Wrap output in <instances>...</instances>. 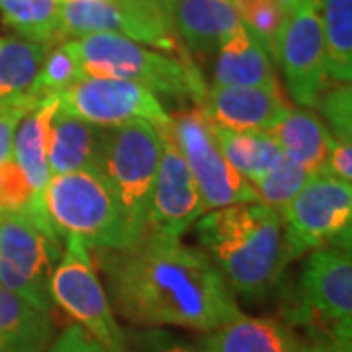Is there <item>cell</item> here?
<instances>
[{
    "label": "cell",
    "instance_id": "obj_1",
    "mask_svg": "<svg viewBox=\"0 0 352 352\" xmlns=\"http://www.w3.org/2000/svg\"><path fill=\"white\" fill-rule=\"evenodd\" d=\"M96 258L118 314L138 327L210 333L241 315L226 278L182 239L147 229L138 245L96 249Z\"/></svg>",
    "mask_w": 352,
    "mask_h": 352
},
{
    "label": "cell",
    "instance_id": "obj_2",
    "mask_svg": "<svg viewBox=\"0 0 352 352\" xmlns=\"http://www.w3.org/2000/svg\"><path fill=\"white\" fill-rule=\"evenodd\" d=\"M200 251L233 294L258 302L276 288L289 263L280 212L258 204H233L196 221Z\"/></svg>",
    "mask_w": 352,
    "mask_h": 352
},
{
    "label": "cell",
    "instance_id": "obj_3",
    "mask_svg": "<svg viewBox=\"0 0 352 352\" xmlns=\"http://www.w3.org/2000/svg\"><path fill=\"white\" fill-rule=\"evenodd\" d=\"M41 204L61 239L76 237L88 249L122 251L138 245L145 235L127 217L104 176L94 170L51 176Z\"/></svg>",
    "mask_w": 352,
    "mask_h": 352
},
{
    "label": "cell",
    "instance_id": "obj_4",
    "mask_svg": "<svg viewBox=\"0 0 352 352\" xmlns=\"http://www.w3.org/2000/svg\"><path fill=\"white\" fill-rule=\"evenodd\" d=\"M69 41L85 75L129 80L153 94L194 102L198 108L204 104L208 88L198 69L186 57H173L120 34H92Z\"/></svg>",
    "mask_w": 352,
    "mask_h": 352
},
{
    "label": "cell",
    "instance_id": "obj_5",
    "mask_svg": "<svg viewBox=\"0 0 352 352\" xmlns=\"http://www.w3.org/2000/svg\"><path fill=\"white\" fill-rule=\"evenodd\" d=\"M63 243L50 223L30 212H2L0 286L51 314V276L63 256Z\"/></svg>",
    "mask_w": 352,
    "mask_h": 352
},
{
    "label": "cell",
    "instance_id": "obj_6",
    "mask_svg": "<svg viewBox=\"0 0 352 352\" xmlns=\"http://www.w3.org/2000/svg\"><path fill=\"white\" fill-rule=\"evenodd\" d=\"M163 131L149 122H129L102 133L98 173L141 231H147L149 198L163 153Z\"/></svg>",
    "mask_w": 352,
    "mask_h": 352
},
{
    "label": "cell",
    "instance_id": "obj_7",
    "mask_svg": "<svg viewBox=\"0 0 352 352\" xmlns=\"http://www.w3.org/2000/svg\"><path fill=\"white\" fill-rule=\"evenodd\" d=\"M51 300L87 331L104 352H129L124 329L113 314L87 243L67 237L63 256L51 276Z\"/></svg>",
    "mask_w": 352,
    "mask_h": 352
},
{
    "label": "cell",
    "instance_id": "obj_8",
    "mask_svg": "<svg viewBox=\"0 0 352 352\" xmlns=\"http://www.w3.org/2000/svg\"><path fill=\"white\" fill-rule=\"evenodd\" d=\"M280 217L289 263L327 245L351 247L352 186L327 173L309 176Z\"/></svg>",
    "mask_w": 352,
    "mask_h": 352
},
{
    "label": "cell",
    "instance_id": "obj_9",
    "mask_svg": "<svg viewBox=\"0 0 352 352\" xmlns=\"http://www.w3.org/2000/svg\"><path fill=\"white\" fill-rule=\"evenodd\" d=\"M170 120L173 138L194 176L204 212L256 201L251 182L227 163L215 138L214 124L201 108L180 110Z\"/></svg>",
    "mask_w": 352,
    "mask_h": 352
},
{
    "label": "cell",
    "instance_id": "obj_10",
    "mask_svg": "<svg viewBox=\"0 0 352 352\" xmlns=\"http://www.w3.org/2000/svg\"><path fill=\"white\" fill-rule=\"evenodd\" d=\"M286 317L289 325L317 333L352 321L351 247L327 245L309 252L300 274L298 300Z\"/></svg>",
    "mask_w": 352,
    "mask_h": 352
},
{
    "label": "cell",
    "instance_id": "obj_11",
    "mask_svg": "<svg viewBox=\"0 0 352 352\" xmlns=\"http://www.w3.org/2000/svg\"><path fill=\"white\" fill-rule=\"evenodd\" d=\"M55 98L61 112L102 129L129 122H149L159 129L173 127L157 94L129 80L85 75Z\"/></svg>",
    "mask_w": 352,
    "mask_h": 352
},
{
    "label": "cell",
    "instance_id": "obj_12",
    "mask_svg": "<svg viewBox=\"0 0 352 352\" xmlns=\"http://www.w3.org/2000/svg\"><path fill=\"white\" fill-rule=\"evenodd\" d=\"M286 88L296 104L315 108L321 92L331 85L319 18V0L286 14L274 50Z\"/></svg>",
    "mask_w": 352,
    "mask_h": 352
},
{
    "label": "cell",
    "instance_id": "obj_13",
    "mask_svg": "<svg viewBox=\"0 0 352 352\" xmlns=\"http://www.w3.org/2000/svg\"><path fill=\"white\" fill-rule=\"evenodd\" d=\"M92 34H120L166 53H184L173 25L161 16L129 12L102 0H61V41Z\"/></svg>",
    "mask_w": 352,
    "mask_h": 352
},
{
    "label": "cell",
    "instance_id": "obj_14",
    "mask_svg": "<svg viewBox=\"0 0 352 352\" xmlns=\"http://www.w3.org/2000/svg\"><path fill=\"white\" fill-rule=\"evenodd\" d=\"M201 214L206 212L194 176L175 143L173 131L164 129L161 163L153 182L147 210V229L182 239V235L200 219Z\"/></svg>",
    "mask_w": 352,
    "mask_h": 352
},
{
    "label": "cell",
    "instance_id": "obj_15",
    "mask_svg": "<svg viewBox=\"0 0 352 352\" xmlns=\"http://www.w3.org/2000/svg\"><path fill=\"white\" fill-rule=\"evenodd\" d=\"M201 110L212 124L231 131H272L292 110L276 87H219L206 90Z\"/></svg>",
    "mask_w": 352,
    "mask_h": 352
},
{
    "label": "cell",
    "instance_id": "obj_16",
    "mask_svg": "<svg viewBox=\"0 0 352 352\" xmlns=\"http://www.w3.org/2000/svg\"><path fill=\"white\" fill-rule=\"evenodd\" d=\"M198 352H303L294 325L276 317L237 315L196 340Z\"/></svg>",
    "mask_w": 352,
    "mask_h": 352
},
{
    "label": "cell",
    "instance_id": "obj_17",
    "mask_svg": "<svg viewBox=\"0 0 352 352\" xmlns=\"http://www.w3.org/2000/svg\"><path fill=\"white\" fill-rule=\"evenodd\" d=\"M55 112H57L55 96L38 102L18 124L12 143V159L24 173L25 180L34 190V198H36V204L30 214L36 215V219H39L41 223H50L45 217L41 198L51 178L50 164H47V147H50L51 120Z\"/></svg>",
    "mask_w": 352,
    "mask_h": 352
},
{
    "label": "cell",
    "instance_id": "obj_18",
    "mask_svg": "<svg viewBox=\"0 0 352 352\" xmlns=\"http://www.w3.org/2000/svg\"><path fill=\"white\" fill-rule=\"evenodd\" d=\"M214 85L219 87H276L274 59L247 25H241L217 50Z\"/></svg>",
    "mask_w": 352,
    "mask_h": 352
},
{
    "label": "cell",
    "instance_id": "obj_19",
    "mask_svg": "<svg viewBox=\"0 0 352 352\" xmlns=\"http://www.w3.org/2000/svg\"><path fill=\"white\" fill-rule=\"evenodd\" d=\"M239 25V12L227 0H178L173 14L175 36L198 55L217 53Z\"/></svg>",
    "mask_w": 352,
    "mask_h": 352
},
{
    "label": "cell",
    "instance_id": "obj_20",
    "mask_svg": "<svg viewBox=\"0 0 352 352\" xmlns=\"http://www.w3.org/2000/svg\"><path fill=\"white\" fill-rule=\"evenodd\" d=\"M282 155L302 166L307 175L325 173L329 155L335 147V138L329 127L311 110H289L284 120L270 131Z\"/></svg>",
    "mask_w": 352,
    "mask_h": 352
},
{
    "label": "cell",
    "instance_id": "obj_21",
    "mask_svg": "<svg viewBox=\"0 0 352 352\" xmlns=\"http://www.w3.org/2000/svg\"><path fill=\"white\" fill-rule=\"evenodd\" d=\"M102 127L87 124L75 116L59 110L51 120L47 164L51 176L94 170L98 173L102 145Z\"/></svg>",
    "mask_w": 352,
    "mask_h": 352
},
{
    "label": "cell",
    "instance_id": "obj_22",
    "mask_svg": "<svg viewBox=\"0 0 352 352\" xmlns=\"http://www.w3.org/2000/svg\"><path fill=\"white\" fill-rule=\"evenodd\" d=\"M53 339L50 311L0 286V352H47Z\"/></svg>",
    "mask_w": 352,
    "mask_h": 352
},
{
    "label": "cell",
    "instance_id": "obj_23",
    "mask_svg": "<svg viewBox=\"0 0 352 352\" xmlns=\"http://www.w3.org/2000/svg\"><path fill=\"white\" fill-rule=\"evenodd\" d=\"M50 43L24 38L0 39V108L32 102V85L39 73Z\"/></svg>",
    "mask_w": 352,
    "mask_h": 352
},
{
    "label": "cell",
    "instance_id": "obj_24",
    "mask_svg": "<svg viewBox=\"0 0 352 352\" xmlns=\"http://www.w3.org/2000/svg\"><path fill=\"white\" fill-rule=\"evenodd\" d=\"M214 133L227 163L251 184L272 170L284 157L270 131H231L214 124Z\"/></svg>",
    "mask_w": 352,
    "mask_h": 352
},
{
    "label": "cell",
    "instance_id": "obj_25",
    "mask_svg": "<svg viewBox=\"0 0 352 352\" xmlns=\"http://www.w3.org/2000/svg\"><path fill=\"white\" fill-rule=\"evenodd\" d=\"M329 82L352 80V0H319Z\"/></svg>",
    "mask_w": 352,
    "mask_h": 352
},
{
    "label": "cell",
    "instance_id": "obj_26",
    "mask_svg": "<svg viewBox=\"0 0 352 352\" xmlns=\"http://www.w3.org/2000/svg\"><path fill=\"white\" fill-rule=\"evenodd\" d=\"M0 12L20 38L61 43V0H0Z\"/></svg>",
    "mask_w": 352,
    "mask_h": 352
},
{
    "label": "cell",
    "instance_id": "obj_27",
    "mask_svg": "<svg viewBox=\"0 0 352 352\" xmlns=\"http://www.w3.org/2000/svg\"><path fill=\"white\" fill-rule=\"evenodd\" d=\"M82 76L85 73H82V67L71 41L67 39L61 43H55L51 45L43 63L39 67V73L32 85L30 96L36 102L57 96Z\"/></svg>",
    "mask_w": 352,
    "mask_h": 352
},
{
    "label": "cell",
    "instance_id": "obj_28",
    "mask_svg": "<svg viewBox=\"0 0 352 352\" xmlns=\"http://www.w3.org/2000/svg\"><path fill=\"white\" fill-rule=\"evenodd\" d=\"M309 176L311 175H307L302 166L282 157V161L272 170H268L256 182H252L256 201L276 210V212H282L286 208V204L303 188V184L309 180Z\"/></svg>",
    "mask_w": 352,
    "mask_h": 352
},
{
    "label": "cell",
    "instance_id": "obj_29",
    "mask_svg": "<svg viewBox=\"0 0 352 352\" xmlns=\"http://www.w3.org/2000/svg\"><path fill=\"white\" fill-rule=\"evenodd\" d=\"M233 6L237 8L241 22L263 39L264 45L268 47L272 59L276 50L278 36L284 24L286 12L278 6L274 0H235Z\"/></svg>",
    "mask_w": 352,
    "mask_h": 352
},
{
    "label": "cell",
    "instance_id": "obj_30",
    "mask_svg": "<svg viewBox=\"0 0 352 352\" xmlns=\"http://www.w3.org/2000/svg\"><path fill=\"white\" fill-rule=\"evenodd\" d=\"M315 108L323 116L335 141H352V92L351 85H329Z\"/></svg>",
    "mask_w": 352,
    "mask_h": 352
},
{
    "label": "cell",
    "instance_id": "obj_31",
    "mask_svg": "<svg viewBox=\"0 0 352 352\" xmlns=\"http://www.w3.org/2000/svg\"><path fill=\"white\" fill-rule=\"evenodd\" d=\"M34 190L14 159L0 164V212H32Z\"/></svg>",
    "mask_w": 352,
    "mask_h": 352
},
{
    "label": "cell",
    "instance_id": "obj_32",
    "mask_svg": "<svg viewBox=\"0 0 352 352\" xmlns=\"http://www.w3.org/2000/svg\"><path fill=\"white\" fill-rule=\"evenodd\" d=\"M311 339L303 340V352H352V321H344L327 331H309Z\"/></svg>",
    "mask_w": 352,
    "mask_h": 352
},
{
    "label": "cell",
    "instance_id": "obj_33",
    "mask_svg": "<svg viewBox=\"0 0 352 352\" xmlns=\"http://www.w3.org/2000/svg\"><path fill=\"white\" fill-rule=\"evenodd\" d=\"M36 104L22 102L8 108H0V164L12 159V143L16 127L22 122L25 113L30 112Z\"/></svg>",
    "mask_w": 352,
    "mask_h": 352
},
{
    "label": "cell",
    "instance_id": "obj_34",
    "mask_svg": "<svg viewBox=\"0 0 352 352\" xmlns=\"http://www.w3.org/2000/svg\"><path fill=\"white\" fill-rule=\"evenodd\" d=\"M47 352H104L98 342L90 339L87 331L71 323L53 339Z\"/></svg>",
    "mask_w": 352,
    "mask_h": 352
},
{
    "label": "cell",
    "instance_id": "obj_35",
    "mask_svg": "<svg viewBox=\"0 0 352 352\" xmlns=\"http://www.w3.org/2000/svg\"><path fill=\"white\" fill-rule=\"evenodd\" d=\"M138 344L143 346L145 352H198L194 346H188L182 340L175 339L163 329H149L138 335Z\"/></svg>",
    "mask_w": 352,
    "mask_h": 352
},
{
    "label": "cell",
    "instance_id": "obj_36",
    "mask_svg": "<svg viewBox=\"0 0 352 352\" xmlns=\"http://www.w3.org/2000/svg\"><path fill=\"white\" fill-rule=\"evenodd\" d=\"M325 173L346 184H352V141H335Z\"/></svg>",
    "mask_w": 352,
    "mask_h": 352
},
{
    "label": "cell",
    "instance_id": "obj_37",
    "mask_svg": "<svg viewBox=\"0 0 352 352\" xmlns=\"http://www.w3.org/2000/svg\"><path fill=\"white\" fill-rule=\"evenodd\" d=\"M102 2H110L113 6H120L124 10H129V12H138V14H153V16H161L164 18L161 10L155 6L153 0H102ZM166 20V18H164ZM168 22V20H166ZM170 24V22H168Z\"/></svg>",
    "mask_w": 352,
    "mask_h": 352
},
{
    "label": "cell",
    "instance_id": "obj_38",
    "mask_svg": "<svg viewBox=\"0 0 352 352\" xmlns=\"http://www.w3.org/2000/svg\"><path fill=\"white\" fill-rule=\"evenodd\" d=\"M153 2H155V6L161 10V14H163L164 18L170 22V25H173V14H175L178 0H153Z\"/></svg>",
    "mask_w": 352,
    "mask_h": 352
},
{
    "label": "cell",
    "instance_id": "obj_39",
    "mask_svg": "<svg viewBox=\"0 0 352 352\" xmlns=\"http://www.w3.org/2000/svg\"><path fill=\"white\" fill-rule=\"evenodd\" d=\"M227 2H231V4H233V2H235V0H227Z\"/></svg>",
    "mask_w": 352,
    "mask_h": 352
},
{
    "label": "cell",
    "instance_id": "obj_40",
    "mask_svg": "<svg viewBox=\"0 0 352 352\" xmlns=\"http://www.w3.org/2000/svg\"><path fill=\"white\" fill-rule=\"evenodd\" d=\"M307 2H314V0H307Z\"/></svg>",
    "mask_w": 352,
    "mask_h": 352
},
{
    "label": "cell",
    "instance_id": "obj_41",
    "mask_svg": "<svg viewBox=\"0 0 352 352\" xmlns=\"http://www.w3.org/2000/svg\"><path fill=\"white\" fill-rule=\"evenodd\" d=\"M0 214H2V212H0Z\"/></svg>",
    "mask_w": 352,
    "mask_h": 352
}]
</instances>
